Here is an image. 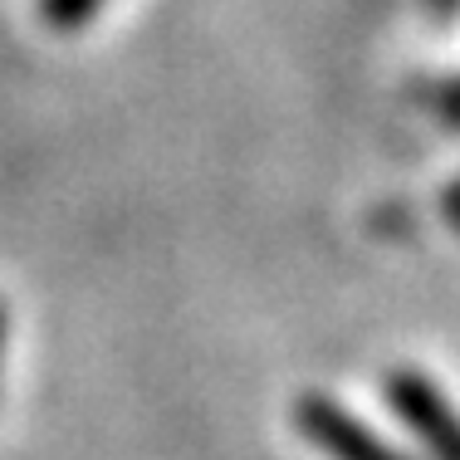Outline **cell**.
<instances>
[{
    "instance_id": "cell-3",
    "label": "cell",
    "mask_w": 460,
    "mask_h": 460,
    "mask_svg": "<svg viewBox=\"0 0 460 460\" xmlns=\"http://www.w3.org/2000/svg\"><path fill=\"white\" fill-rule=\"evenodd\" d=\"M98 10V0H45V15L54 20L59 30H74V25H84Z\"/></svg>"
},
{
    "instance_id": "cell-5",
    "label": "cell",
    "mask_w": 460,
    "mask_h": 460,
    "mask_svg": "<svg viewBox=\"0 0 460 460\" xmlns=\"http://www.w3.org/2000/svg\"><path fill=\"white\" fill-rule=\"evenodd\" d=\"M451 211H460V196H451Z\"/></svg>"
},
{
    "instance_id": "cell-1",
    "label": "cell",
    "mask_w": 460,
    "mask_h": 460,
    "mask_svg": "<svg viewBox=\"0 0 460 460\" xmlns=\"http://www.w3.org/2000/svg\"><path fill=\"white\" fill-rule=\"evenodd\" d=\"M387 402H392V411L407 421V431L436 460H460V416H456L451 402L436 392V382L426 377V372L397 367L387 377Z\"/></svg>"
},
{
    "instance_id": "cell-4",
    "label": "cell",
    "mask_w": 460,
    "mask_h": 460,
    "mask_svg": "<svg viewBox=\"0 0 460 460\" xmlns=\"http://www.w3.org/2000/svg\"><path fill=\"white\" fill-rule=\"evenodd\" d=\"M0 348H5V309H0Z\"/></svg>"
},
{
    "instance_id": "cell-2",
    "label": "cell",
    "mask_w": 460,
    "mask_h": 460,
    "mask_svg": "<svg viewBox=\"0 0 460 460\" xmlns=\"http://www.w3.org/2000/svg\"><path fill=\"white\" fill-rule=\"evenodd\" d=\"M294 426H299L328 460H411V456H402L397 446L382 441L377 431H367L348 407H338L333 397H319V392L294 402Z\"/></svg>"
}]
</instances>
